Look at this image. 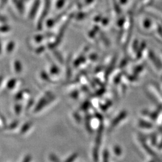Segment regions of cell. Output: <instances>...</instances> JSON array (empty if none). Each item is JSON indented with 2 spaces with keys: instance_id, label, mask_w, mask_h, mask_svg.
<instances>
[{
  "instance_id": "cell-1",
  "label": "cell",
  "mask_w": 162,
  "mask_h": 162,
  "mask_svg": "<svg viewBox=\"0 0 162 162\" xmlns=\"http://www.w3.org/2000/svg\"><path fill=\"white\" fill-rule=\"evenodd\" d=\"M127 115V113L125 111H123L121 112L118 116H117L116 117V118L112 121V124H111V127H114L115 126H116L118 123L120 122V121H122L123 119V118H124L126 117Z\"/></svg>"
},
{
  "instance_id": "cell-2",
  "label": "cell",
  "mask_w": 162,
  "mask_h": 162,
  "mask_svg": "<svg viewBox=\"0 0 162 162\" xmlns=\"http://www.w3.org/2000/svg\"><path fill=\"white\" fill-rule=\"evenodd\" d=\"M14 69L17 73H20L22 70V66L21 63L19 62V61H16L14 63Z\"/></svg>"
},
{
  "instance_id": "cell-3",
  "label": "cell",
  "mask_w": 162,
  "mask_h": 162,
  "mask_svg": "<svg viewBox=\"0 0 162 162\" xmlns=\"http://www.w3.org/2000/svg\"><path fill=\"white\" fill-rule=\"evenodd\" d=\"M15 83H16V80L15 79L10 80L9 81V82H8V84H7V87L10 88H13L14 86Z\"/></svg>"
},
{
  "instance_id": "cell-4",
  "label": "cell",
  "mask_w": 162,
  "mask_h": 162,
  "mask_svg": "<svg viewBox=\"0 0 162 162\" xmlns=\"http://www.w3.org/2000/svg\"><path fill=\"white\" fill-rule=\"evenodd\" d=\"M139 125H140L141 127H144V126H145L146 127H151V125L150 124V123L145 122V121H140V123H139Z\"/></svg>"
},
{
  "instance_id": "cell-5",
  "label": "cell",
  "mask_w": 162,
  "mask_h": 162,
  "mask_svg": "<svg viewBox=\"0 0 162 162\" xmlns=\"http://www.w3.org/2000/svg\"><path fill=\"white\" fill-rule=\"evenodd\" d=\"M114 151L116 155H120L121 154V148L118 146H116L114 148Z\"/></svg>"
},
{
  "instance_id": "cell-6",
  "label": "cell",
  "mask_w": 162,
  "mask_h": 162,
  "mask_svg": "<svg viewBox=\"0 0 162 162\" xmlns=\"http://www.w3.org/2000/svg\"><path fill=\"white\" fill-rule=\"evenodd\" d=\"M77 154H74L72 155H71L70 157H69V158L67 159L66 161H73L74 160H75L77 158Z\"/></svg>"
},
{
  "instance_id": "cell-7",
  "label": "cell",
  "mask_w": 162,
  "mask_h": 162,
  "mask_svg": "<svg viewBox=\"0 0 162 162\" xmlns=\"http://www.w3.org/2000/svg\"><path fill=\"white\" fill-rule=\"evenodd\" d=\"M30 126H31V124L30 123H27L24 127H22V130H21V132H25V131H27V129H29Z\"/></svg>"
},
{
  "instance_id": "cell-8",
  "label": "cell",
  "mask_w": 162,
  "mask_h": 162,
  "mask_svg": "<svg viewBox=\"0 0 162 162\" xmlns=\"http://www.w3.org/2000/svg\"><path fill=\"white\" fill-rule=\"evenodd\" d=\"M49 158L51 159V160L52 161H59V159L57 158V157L56 155H55L54 154H51L50 156H49Z\"/></svg>"
},
{
  "instance_id": "cell-9",
  "label": "cell",
  "mask_w": 162,
  "mask_h": 162,
  "mask_svg": "<svg viewBox=\"0 0 162 162\" xmlns=\"http://www.w3.org/2000/svg\"><path fill=\"white\" fill-rule=\"evenodd\" d=\"M104 160H105V161H107L108 160V157H109V154H108V152L106 151V150H105V151H104Z\"/></svg>"
},
{
  "instance_id": "cell-10",
  "label": "cell",
  "mask_w": 162,
  "mask_h": 162,
  "mask_svg": "<svg viewBox=\"0 0 162 162\" xmlns=\"http://www.w3.org/2000/svg\"><path fill=\"white\" fill-rule=\"evenodd\" d=\"M31 160V157L30 155H28L24 159V161H30Z\"/></svg>"
},
{
  "instance_id": "cell-11",
  "label": "cell",
  "mask_w": 162,
  "mask_h": 162,
  "mask_svg": "<svg viewBox=\"0 0 162 162\" xmlns=\"http://www.w3.org/2000/svg\"><path fill=\"white\" fill-rule=\"evenodd\" d=\"M16 111L17 114H19L20 111H21V107H20L19 106H17V107L16 108Z\"/></svg>"
},
{
  "instance_id": "cell-12",
  "label": "cell",
  "mask_w": 162,
  "mask_h": 162,
  "mask_svg": "<svg viewBox=\"0 0 162 162\" xmlns=\"http://www.w3.org/2000/svg\"><path fill=\"white\" fill-rule=\"evenodd\" d=\"M2 80H3V77L1 76H0V84H1V83L2 82Z\"/></svg>"
}]
</instances>
